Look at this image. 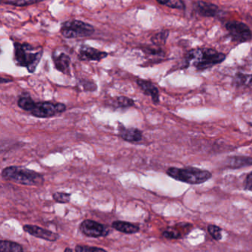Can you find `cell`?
I'll return each instance as SVG.
<instances>
[{
	"instance_id": "d4e9b609",
	"label": "cell",
	"mask_w": 252,
	"mask_h": 252,
	"mask_svg": "<svg viewBox=\"0 0 252 252\" xmlns=\"http://www.w3.org/2000/svg\"><path fill=\"white\" fill-rule=\"evenodd\" d=\"M208 231H209L210 235L215 239V240L219 241L222 238V229L218 225H208Z\"/></svg>"
},
{
	"instance_id": "cb8c5ba5",
	"label": "cell",
	"mask_w": 252,
	"mask_h": 252,
	"mask_svg": "<svg viewBox=\"0 0 252 252\" xmlns=\"http://www.w3.org/2000/svg\"><path fill=\"white\" fill-rule=\"evenodd\" d=\"M53 198L57 203H69L70 200V194L66 192H54L53 194Z\"/></svg>"
},
{
	"instance_id": "f546056e",
	"label": "cell",
	"mask_w": 252,
	"mask_h": 252,
	"mask_svg": "<svg viewBox=\"0 0 252 252\" xmlns=\"http://www.w3.org/2000/svg\"><path fill=\"white\" fill-rule=\"evenodd\" d=\"M12 82L11 79H5V78L2 77L1 78V84L5 83V82Z\"/></svg>"
},
{
	"instance_id": "4dcf8cb0",
	"label": "cell",
	"mask_w": 252,
	"mask_h": 252,
	"mask_svg": "<svg viewBox=\"0 0 252 252\" xmlns=\"http://www.w3.org/2000/svg\"><path fill=\"white\" fill-rule=\"evenodd\" d=\"M64 252H73V250H72L70 248H66L65 250H64Z\"/></svg>"
},
{
	"instance_id": "30bf717a",
	"label": "cell",
	"mask_w": 252,
	"mask_h": 252,
	"mask_svg": "<svg viewBox=\"0 0 252 252\" xmlns=\"http://www.w3.org/2000/svg\"><path fill=\"white\" fill-rule=\"evenodd\" d=\"M23 230L26 232L29 233L31 235L42 240H48V241H57L60 238V235L57 233L53 232L50 230L41 228L38 225H25L23 226Z\"/></svg>"
},
{
	"instance_id": "ba28073f",
	"label": "cell",
	"mask_w": 252,
	"mask_h": 252,
	"mask_svg": "<svg viewBox=\"0 0 252 252\" xmlns=\"http://www.w3.org/2000/svg\"><path fill=\"white\" fill-rule=\"evenodd\" d=\"M79 229L89 237H104L108 234V227L92 220H85L80 224Z\"/></svg>"
},
{
	"instance_id": "4fadbf2b",
	"label": "cell",
	"mask_w": 252,
	"mask_h": 252,
	"mask_svg": "<svg viewBox=\"0 0 252 252\" xmlns=\"http://www.w3.org/2000/svg\"><path fill=\"white\" fill-rule=\"evenodd\" d=\"M137 85L141 88L145 95H150L155 104H158L160 101V95L157 87L150 81L138 79L136 80Z\"/></svg>"
},
{
	"instance_id": "5bb4252c",
	"label": "cell",
	"mask_w": 252,
	"mask_h": 252,
	"mask_svg": "<svg viewBox=\"0 0 252 252\" xmlns=\"http://www.w3.org/2000/svg\"><path fill=\"white\" fill-rule=\"evenodd\" d=\"M53 62H54L56 69L59 71L62 72L64 74H67L70 72L71 60L67 54H64V53H60L59 54L54 53L53 54Z\"/></svg>"
},
{
	"instance_id": "2e32d148",
	"label": "cell",
	"mask_w": 252,
	"mask_h": 252,
	"mask_svg": "<svg viewBox=\"0 0 252 252\" xmlns=\"http://www.w3.org/2000/svg\"><path fill=\"white\" fill-rule=\"evenodd\" d=\"M112 227L120 232L127 234H135L140 230L138 225L130 222H125V221H114L112 223Z\"/></svg>"
},
{
	"instance_id": "603a6c76",
	"label": "cell",
	"mask_w": 252,
	"mask_h": 252,
	"mask_svg": "<svg viewBox=\"0 0 252 252\" xmlns=\"http://www.w3.org/2000/svg\"><path fill=\"white\" fill-rule=\"evenodd\" d=\"M40 2V1H32V0H16V1H2V3L14 6L26 7Z\"/></svg>"
},
{
	"instance_id": "7c38bea8",
	"label": "cell",
	"mask_w": 252,
	"mask_h": 252,
	"mask_svg": "<svg viewBox=\"0 0 252 252\" xmlns=\"http://www.w3.org/2000/svg\"><path fill=\"white\" fill-rule=\"evenodd\" d=\"M119 129V135L127 142H139L142 140L143 133L139 129L137 128H126L122 124H119L118 126Z\"/></svg>"
},
{
	"instance_id": "d6986e66",
	"label": "cell",
	"mask_w": 252,
	"mask_h": 252,
	"mask_svg": "<svg viewBox=\"0 0 252 252\" xmlns=\"http://www.w3.org/2000/svg\"><path fill=\"white\" fill-rule=\"evenodd\" d=\"M234 82L238 86L252 87V74L237 73L234 76Z\"/></svg>"
},
{
	"instance_id": "484cf974",
	"label": "cell",
	"mask_w": 252,
	"mask_h": 252,
	"mask_svg": "<svg viewBox=\"0 0 252 252\" xmlns=\"http://www.w3.org/2000/svg\"><path fill=\"white\" fill-rule=\"evenodd\" d=\"M75 251L76 252H107V251L101 248L88 246H76Z\"/></svg>"
},
{
	"instance_id": "3957f363",
	"label": "cell",
	"mask_w": 252,
	"mask_h": 252,
	"mask_svg": "<svg viewBox=\"0 0 252 252\" xmlns=\"http://www.w3.org/2000/svg\"><path fill=\"white\" fill-rule=\"evenodd\" d=\"M2 178L5 181L25 186L40 187L45 182V178L42 174L18 166L5 167L2 171Z\"/></svg>"
},
{
	"instance_id": "52a82bcc",
	"label": "cell",
	"mask_w": 252,
	"mask_h": 252,
	"mask_svg": "<svg viewBox=\"0 0 252 252\" xmlns=\"http://www.w3.org/2000/svg\"><path fill=\"white\" fill-rule=\"evenodd\" d=\"M225 29L230 37L237 43L249 42L252 39V32L249 26L240 21L227 22L225 24Z\"/></svg>"
},
{
	"instance_id": "e0dca14e",
	"label": "cell",
	"mask_w": 252,
	"mask_h": 252,
	"mask_svg": "<svg viewBox=\"0 0 252 252\" xmlns=\"http://www.w3.org/2000/svg\"><path fill=\"white\" fill-rule=\"evenodd\" d=\"M34 104L35 101H33L30 94H26V93L22 94V95H20V98H18V101H17L18 107L21 108L22 110L29 112V113L33 108Z\"/></svg>"
},
{
	"instance_id": "277c9868",
	"label": "cell",
	"mask_w": 252,
	"mask_h": 252,
	"mask_svg": "<svg viewBox=\"0 0 252 252\" xmlns=\"http://www.w3.org/2000/svg\"><path fill=\"white\" fill-rule=\"evenodd\" d=\"M166 174L176 181L191 185L203 184L212 177L209 171L195 167H170L166 170Z\"/></svg>"
},
{
	"instance_id": "f1b7e54d",
	"label": "cell",
	"mask_w": 252,
	"mask_h": 252,
	"mask_svg": "<svg viewBox=\"0 0 252 252\" xmlns=\"http://www.w3.org/2000/svg\"><path fill=\"white\" fill-rule=\"evenodd\" d=\"M82 87H83L85 91H96L97 86L95 83L94 82H89V81H87L86 82H85V81H82Z\"/></svg>"
},
{
	"instance_id": "7402d4cb",
	"label": "cell",
	"mask_w": 252,
	"mask_h": 252,
	"mask_svg": "<svg viewBox=\"0 0 252 252\" xmlns=\"http://www.w3.org/2000/svg\"><path fill=\"white\" fill-rule=\"evenodd\" d=\"M158 3L160 5H165L169 8H174V9H185L186 5L183 1L180 0H172V1H157Z\"/></svg>"
},
{
	"instance_id": "44dd1931",
	"label": "cell",
	"mask_w": 252,
	"mask_h": 252,
	"mask_svg": "<svg viewBox=\"0 0 252 252\" xmlns=\"http://www.w3.org/2000/svg\"><path fill=\"white\" fill-rule=\"evenodd\" d=\"M115 102L117 107H120V108H128L135 105L134 100L126 96L117 97Z\"/></svg>"
},
{
	"instance_id": "5b68a950",
	"label": "cell",
	"mask_w": 252,
	"mask_h": 252,
	"mask_svg": "<svg viewBox=\"0 0 252 252\" xmlns=\"http://www.w3.org/2000/svg\"><path fill=\"white\" fill-rule=\"evenodd\" d=\"M95 32L94 26L78 20H70L63 23L60 33L67 39L88 37Z\"/></svg>"
},
{
	"instance_id": "ffe728a7",
	"label": "cell",
	"mask_w": 252,
	"mask_h": 252,
	"mask_svg": "<svg viewBox=\"0 0 252 252\" xmlns=\"http://www.w3.org/2000/svg\"><path fill=\"white\" fill-rule=\"evenodd\" d=\"M169 31H163V32H160V33H157V34L153 36L151 39L152 42H153L155 45H157V46L164 45L166 43L168 36H169Z\"/></svg>"
},
{
	"instance_id": "7a4b0ae2",
	"label": "cell",
	"mask_w": 252,
	"mask_h": 252,
	"mask_svg": "<svg viewBox=\"0 0 252 252\" xmlns=\"http://www.w3.org/2000/svg\"><path fill=\"white\" fill-rule=\"evenodd\" d=\"M14 61L17 66L26 67L29 73H34L43 56V48L18 42H14Z\"/></svg>"
},
{
	"instance_id": "ac0fdd59",
	"label": "cell",
	"mask_w": 252,
	"mask_h": 252,
	"mask_svg": "<svg viewBox=\"0 0 252 252\" xmlns=\"http://www.w3.org/2000/svg\"><path fill=\"white\" fill-rule=\"evenodd\" d=\"M0 252H24L21 245L9 240L0 241Z\"/></svg>"
},
{
	"instance_id": "83f0119b",
	"label": "cell",
	"mask_w": 252,
	"mask_h": 252,
	"mask_svg": "<svg viewBox=\"0 0 252 252\" xmlns=\"http://www.w3.org/2000/svg\"><path fill=\"white\" fill-rule=\"evenodd\" d=\"M244 189L247 191H252V172L248 174L245 179Z\"/></svg>"
},
{
	"instance_id": "8fae6325",
	"label": "cell",
	"mask_w": 252,
	"mask_h": 252,
	"mask_svg": "<svg viewBox=\"0 0 252 252\" xmlns=\"http://www.w3.org/2000/svg\"><path fill=\"white\" fill-rule=\"evenodd\" d=\"M194 7L196 12L201 17H216L222 12L218 5L211 2L198 1L194 2Z\"/></svg>"
},
{
	"instance_id": "6da1fadb",
	"label": "cell",
	"mask_w": 252,
	"mask_h": 252,
	"mask_svg": "<svg viewBox=\"0 0 252 252\" xmlns=\"http://www.w3.org/2000/svg\"><path fill=\"white\" fill-rule=\"evenodd\" d=\"M226 55L212 48H197L190 50L186 55L187 67L191 66L197 71H203L220 64Z\"/></svg>"
},
{
	"instance_id": "8992f818",
	"label": "cell",
	"mask_w": 252,
	"mask_h": 252,
	"mask_svg": "<svg viewBox=\"0 0 252 252\" xmlns=\"http://www.w3.org/2000/svg\"><path fill=\"white\" fill-rule=\"evenodd\" d=\"M67 110L65 104L63 103H54L51 101L35 102L30 113L34 117L48 119L57 115L62 114Z\"/></svg>"
},
{
	"instance_id": "9c48e42d",
	"label": "cell",
	"mask_w": 252,
	"mask_h": 252,
	"mask_svg": "<svg viewBox=\"0 0 252 252\" xmlns=\"http://www.w3.org/2000/svg\"><path fill=\"white\" fill-rule=\"evenodd\" d=\"M108 57V54L104 51L95 49L88 45H82L78 54V58L80 61L100 62Z\"/></svg>"
},
{
	"instance_id": "9a60e30c",
	"label": "cell",
	"mask_w": 252,
	"mask_h": 252,
	"mask_svg": "<svg viewBox=\"0 0 252 252\" xmlns=\"http://www.w3.org/2000/svg\"><path fill=\"white\" fill-rule=\"evenodd\" d=\"M225 164L227 167L234 169L252 166V157L231 156L225 159Z\"/></svg>"
},
{
	"instance_id": "4316f807",
	"label": "cell",
	"mask_w": 252,
	"mask_h": 252,
	"mask_svg": "<svg viewBox=\"0 0 252 252\" xmlns=\"http://www.w3.org/2000/svg\"><path fill=\"white\" fill-rule=\"evenodd\" d=\"M163 236L166 239H169V240H172V239H178L181 237V234L178 231H176L175 228H168L166 231H163Z\"/></svg>"
}]
</instances>
